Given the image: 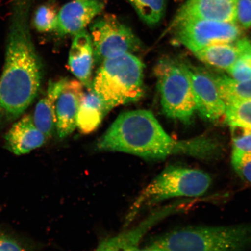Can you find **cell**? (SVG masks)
<instances>
[{
	"label": "cell",
	"instance_id": "30bf717a",
	"mask_svg": "<svg viewBox=\"0 0 251 251\" xmlns=\"http://www.w3.org/2000/svg\"><path fill=\"white\" fill-rule=\"evenodd\" d=\"M84 92L79 80L65 78L55 102L56 130L60 139L70 136L77 127L78 108Z\"/></svg>",
	"mask_w": 251,
	"mask_h": 251
},
{
	"label": "cell",
	"instance_id": "7402d4cb",
	"mask_svg": "<svg viewBox=\"0 0 251 251\" xmlns=\"http://www.w3.org/2000/svg\"><path fill=\"white\" fill-rule=\"evenodd\" d=\"M58 11L51 2L39 6L34 12L33 26L39 32L54 31L57 23Z\"/></svg>",
	"mask_w": 251,
	"mask_h": 251
},
{
	"label": "cell",
	"instance_id": "6da1fadb",
	"mask_svg": "<svg viewBox=\"0 0 251 251\" xmlns=\"http://www.w3.org/2000/svg\"><path fill=\"white\" fill-rule=\"evenodd\" d=\"M29 5L19 1L13 9L0 77V130L24 114L42 86L43 65L31 37Z\"/></svg>",
	"mask_w": 251,
	"mask_h": 251
},
{
	"label": "cell",
	"instance_id": "5bb4252c",
	"mask_svg": "<svg viewBox=\"0 0 251 251\" xmlns=\"http://www.w3.org/2000/svg\"><path fill=\"white\" fill-rule=\"evenodd\" d=\"M94 49L89 33L84 30L75 35L72 43L68 65L72 73L86 87L92 84Z\"/></svg>",
	"mask_w": 251,
	"mask_h": 251
},
{
	"label": "cell",
	"instance_id": "e0dca14e",
	"mask_svg": "<svg viewBox=\"0 0 251 251\" xmlns=\"http://www.w3.org/2000/svg\"><path fill=\"white\" fill-rule=\"evenodd\" d=\"M84 92L77 117V127L83 134L96 130L108 112L104 102L90 86Z\"/></svg>",
	"mask_w": 251,
	"mask_h": 251
},
{
	"label": "cell",
	"instance_id": "8fae6325",
	"mask_svg": "<svg viewBox=\"0 0 251 251\" xmlns=\"http://www.w3.org/2000/svg\"><path fill=\"white\" fill-rule=\"evenodd\" d=\"M105 5L101 0H76L68 3L58 11L54 31L60 36L76 35L101 13Z\"/></svg>",
	"mask_w": 251,
	"mask_h": 251
},
{
	"label": "cell",
	"instance_id": "ffe728a7",
	"mask_svg": "<svg viewBox=\"0 0 251 251\" xmlns=\"http://www.w3.org/2000/svg\"><path fill=\"white\" fill-rule=\"evenodd\" d=\"M141 20L149 26L160 23L165 13L166 0H127Z\"/></svg>",
	"mask_w": 251,
	"mask_h": 251
},
{
	"label": "cell",
	"instance_id": "44dd1931",
	"mask_svg": "<svg viewBox=\"0 0 251 251\" xmlns=\"http://www.w3.org/2000/svg\"><path fill=\"white\" fill-rule=\"evenodd\" d=\"M225 121L229 126H240L251 130V100L226 105Z\"/></svg>",
	"mask_w": 251,
	"mask_h": 251
},
{
	"label": "cell",
	"instance_id": "52a82bcc",
	"mask_svg": "<svg viewBox=\"0 0 251 251\" xmlns=\"http://www.w3.org/2000/svg\"><path fill=\"white\" fill-rule=\"evenodd\" d=\"M94 61L99 64L118 55L139 51L141 44L133 31L116 16L105 15L90 27Z\"/></svg>",
	"mask_w": 251,
	"mask_h": 251
},
{
	"label": "cell",
	"instance_id": "277c9868",
	"mask_svg": "<svg viewBox=\"0 0 251 251\" xmlns=\"http://www.w3.org/2000/svg\"><path fill=\"white\" fill-rule=\"evenodd\" d=\"M144 64L126 53L102 62L92 87L110 111L116 106L136 102L144 94Z\"/></svg>",
	"mask_w": 251,
	"mask_h": 251
},
{
	"label": "cell",
	"instance_id": "d4e9b609",
	"mask_svg": "<svg viewBox=\"0 0 251 251\" xmlns=\"http://www.w3.org/2000/svg\"><path fill=\"white\" fill-rule=\"evenodd\" d=\"M233 149L251 152V130L240 126H230Z\"/></svg>",
	"mask_w": 251,
	"mask_h": 251
},
{
	"label": "cell",
	"instance_id": "83f0119b",
	"mask_svg": "<svg viewBox=\"0 0 251 251\" xmlns=\"http://www.w3.org/2000/svg\"><path fill=\"white\" fill-rule=\"evenodd\" d=\"M77 1H82V0H77Z\"/></svg>",
	"mask_w": 251,
	"mask_h": 251
},
{
	"label": "cell",
	"instance_id": "7c38bea8",
	"mask_svg": "<svg viewBox=\"0 0 251 251\" xmlns=\"http://www.w3.org/2000/svg\"><path fill=\"white\" fill-rule=\"evenodd\" d=\"M238 0H187L171 25L187 20H205L236 23Z\"/></svg>",
	"mask_w": 251,
	"mask_h": 251
},
{
	"label": "cell",
	"instance_id": "4316f807",
	"mask_svg": "<svg viewBox=\"0 0 251 251\" xmlns=\"http://www.w3.org/2000/svg\"><path fill=\"white\" fill-rule=\"evenodd\" d=\"M23 246L12 238L0 235V251H23Z\"/></svg>",
	"mask_w": 251,
	"mask_h": 251
},
{
	"label": "cell",
	"instance_id": "d6986e66",
	"mask_svg": "<svg viewBox=\"0 0 251 251\" xmlns=\"http://www.w3.org/2000/svg\"><path fill=\"white\" fill-rule=\"evenodd\" d=\"M213 76L226 104L251 100V79L237 81L224 75Z\"/></svg>",
	"mask_w": 251,
	"mask_h": 251
},
{
	"label": "cell",
	"instance_id": "ba28073f",
	"mask_svg": "<svg viewBox=\"0 0 251 251\" xmlns=\"http://www.w3.org/2000/svg\"><path fill=\"white\" fill-rule=\"evenodd\" d=\"M169 28L177 42L193 53L215 44L235 42L243 33L237 23L195 19L171 25Z\"/></svg>",
	"mask_w": 251,
	"mask_h": 251
},
{
	"label": "cell",
	"instance_id": "3957f363",
	"mask_svg": "<svg viewBox=\"0 0 251 251\" xmlns=\"http://www.w3.org/2000/svg\"><path fill=\"white\" fill-rule=\"evenodd\" d=\"M251 247V224L195 226L157 237L142 250L149 251H240Z\"/></svg>",
	"mask_w": 251,
	"mask_h": 251
},
{
	"label": "cell",
	"instance_id": "484cf974",
	"mask_svg": "<svg viewBox=\"0 0 251 251\" xmlns=\"http://www.w3.org/2000/svg\"><path fill=\"white\" fill-rule=\"evenodd\" d=\"M236 23L243 29L251 27V0H238Z\"/></svg>",
	"mask_w": 251,
	"mask_h": 251
},
{
	"label": "cell",
	"instance_id": "5b68a950",
	"mask_svg": "<svg viewBox=\"0 0 251 251\" xmlns=\"http://www.w3.org/2000/svg\"><path fill=\"white\" fill-rule=\"evenodd\" d=\"M211 183V176L202 171L178 166L166 168L141 191L128 213L126 224L144 206L173 198L202 196Z\"/></svg>",
	"mask_w": 251,
	"mask_h": 251
},
{
	"label": "cell",
	"instance_id": "ac0fdd59",
	"mask_svg": "<svg viewBox=\"0 0 251 251\" xmlns=\"http://www.w3.org/2000/svg\"><path fill=\"white\" fill-rule=\"evenodd\" d=\"M64 80L50 81L46 96L37 103L32 116L34 124L47 140L51 139L56 130L55 102Z\"/></svg>",
	"mask_w": 251,
	"mask_h": 251
},
{
	"label": "cell",
	"instance_id": "9a60e30c",
	"mask_svg": "<svg viewBox=\"0 0 251 251\" xmlns=\"http://www.w3.org/2000/svg\"><path fill=\"white\" fill-rule=\"evenodd\" d=\"M251 46L247 38L233 42L215 44L194 53L200 61L219 70L227 71L242 53Z\"/></svg>",
	"mask_w": 251,
	"mask_h": 251
},
{
	"label": "cell",
	"instance_id": "cb8c5ba5",
	"mask_svg": "<svg viewBox=\"0 0 251 251\" xmlns=\"http://www.w3.org/2000/svg\"><path fill=\"white\" fill-rule=\"evenodd\" d=\"M231 161L238 175L244 181L251 184V152L233 149Z\"/></svg>",
	"mask_w": 251,
	"mask_h": 251
},
{
	"label": "cell",
	"instance_id": "603a6c76",
	"mask_svg": "<svg viewBox=\"0 0 251 251\" xmlns=\"http://www.w3.org/2000/svg\"><path fill=\"white\" fill-rule=\"evenodd\" d=\"M227 72L235 80L251 79V46L241 54Z\"/></svg>",
	"mask_w": 251,
	"mask_h": 251
},
{
	"label": "cell",
	"instance_id": "4fadbf2b",
	"mask_svg": "<svg viewBox=\"0 0 251 251\" xmlns=\"http://www.w3.org/2000/svg\"><path fill=\"white\" fill-rule=\"evenodd\" d=\"M47 140L34 124L32 116L25 115L6 133L5 148L16 155H23L42 147Z\"/></svg>",
	"mask_w": 251,
	"mask_h": 251
},
{
	"label": "cell",
	"instance_id": "2e32d148",
	"mask_svg": "<svg viewBox=\"0 0 251 251\" xmlns=\"http://www.w3.org/2000/svg\"><path fill=\"white\" fill-rule=\"evenodd\" d=\"M179 205L175 204L154 213L146 220L139 227L131 230L127 233H124L114 237L107 238L100 243L97 250H139V243L141 238L144 236L150 228L153 226L157 222L165 216L171 214L178 208Z\"/></svg>",
	"mask_w": 251,
	"mask_h": 251
},
{
	"label": "cell",
	"instance_id": "7a4b0ae2",
	"mask_svg": "<svg viewBox=\"0 0 251 251\" xmlns=\"http://www.w3.org/2000/svg\"><path fill=\"white\" fill-rule=\"evenodd\" d=\"M179 140L166 133L152 112L139 109L121 114L96 144L101 151L129 153L151 160L178 155Z\"/></svg>",
	"mask_w": 251,
	"mask_h": 251
},
{
	"label": "cell",
	"instance_id": "9c48e42d",
	"mask_svg": "<svg viewBox=\"0 0 251 251\" xmlns=\"http://www.w3.org/2000/svg\"><path fill=\"white\" fill-rule=\"evenodd\" d=\"M195 100L196 112L210 122L225 117L226 104L220 94L214 76L200 68L188 66Z\"/></svg>",
	"mask_w": 251,
	"mask_h": 251
},
{
	"label": "cell",
	"instance_id": "8992f818",
	"mask_svg": "<svg viewBox=\"0 0 251 251\" xmlns=\"http://www.w3.org/2000/svg\"><path fill=\"white\" fill-rule=\"evenodd\" d=\"M163 112L169 118L190 124L196 112L188 65L163 58L154 68Z\"/></svg>",
	"mask_w": 251,
	"mask_h": 251
}]
</instances>
